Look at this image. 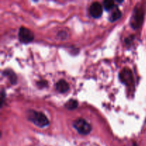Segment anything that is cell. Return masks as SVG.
Returning a JSON list of instances; mask_svg holds the SVG:
<instances>
[{"label":"cell","mask_w":146,"mask_h":146,"mask_svg":"<svg viewBox=\"0 0 146 146\" xmlns=\"http://www.w3.org/2000/svg\"><path fill=\"white\" fill-rule=\"evenodd\" d=\"M27 118L34 125L40 128H44L49 123L48 118L42 112L29 110L27 111Z\"/></svg>","instance_id":"obj_1"},{"label":"cell","mask_w":146,"mask_h":146,"mask_svg":"<svg viewBox=\"0 0 146 146\" xmlns=\"http://www.w3.org/2000/svg\"><path fill=\"white\" fill-rule=\"evenodd\" d=\"M144 19V11L142 7H138L136 5L133 12L132 17L131 20V25L134 29H138L142 25Z\"/></svg>","instance_id":"obj_2"},{"label":"cell","mask_w":146,"mask_h":146,"mask_svg":"<svg viewBox=\"0 0 146 146\" xmlns=\"http://www.w3.org/2000/svg\"><path fill=\"white\" fill-rule=\"evenodd\" d=\"M74 128L81 135H88L92 130L91 125L84 118H78L73 123Z\"/></svg>","instance_id":"obj_3"},{"label":"cell","mask_w":146,"mask_h":146,"mask_svg":"<svg viewBox=\"0 0 146 146\" xmlns=\"http://www.w3.org/2000/svg\"><path fill=\"white\" fill-rule=\"evenodd\" d=\"M18 36L19 39L21 43L28 44L33 41L34 36L31 30L24 27H21L19 30Z\"/></svg>","instance_id":"obj_4"},{"label":"cell","mask_w":146,"mask_h":146,"mask_svg":"<svg viewBox=\"0 0 146 146\" xmlns=\"http://www.w3.org/2000/svg\"><path fill=\"white\" fill-rule=\"evenodd\" d=\"M119 78L121 82L123 83L128 86H133V78L131 70L128 68H124L119 74Z\"/></svg>","instance_id":"obj_5"},{"label":"cell","mask_w":146,"mask_h":146,"mask_svg":"<svg viewBox=\"0 0 146 146\" xmlns=\"http://www.w3.org/2000/svg\"><path fill=\"white\" fill-rule=\"evenodd\" d=\"M89 12L94 18H99L103 14V6L98 1H94L90 6Z\"/></svg>","instance_id":"obj_6"},{"label":"cell","mask_w":146,"mask_h":146,"mask_svg":"<svg viewBox=\"0 0 146 146\" xmlns=\"http://www.w3.org/2000/svg\"><path fill=\"white\" fill-rule=\"evenodd\" d=\"M56 89L59 93H66L69 89V85L64 79H61L56 84Z\"/></svg>","instance_id":"obj_7"},{"label":"cell","mask_w":146,"mask_h":146,"mask_svg":"<svg viewBox=\"0 0 146 146\" xmlns=\"http://www.w3.org/2000/svg\"><path fill=\"white\" fill-rule=\"evenodd\" d=\"M121 17V11L118 7H114V9L111 11V14L109 16V21L111 22L117 21L120 17Z\"/></svg>","instance_id":"obj_8"},{"label":"cell","mask_w":146,"mask_h":146,"mask_svg":"<svg viewBox=\"0 0 146 146\" xmlns=\"http://www.w3.org/2000/svg\"><path fill=\"white\" fill-rule=\"evenodd\" d=\"M4 75L7 76L9 79L10 82L12 84H15L17 83V76L15 75L13 71L10 69H7L4 71Z\"/></svg>","instance_id":"obj_9"},{"label":"cell","mask_w":146,"mask_h":146,"mask_svg":"<svg viewBox=\"0 0 146 146\" xmlns=\"http://www.w3.org/2000/svg\"><path fill=\"white\" fill-rule=\"evenodd\" d=\"M65 107L68 110H74L78 107V102L76 100L70 99L65 104Z\"/></svg>","instance_id":"obj_10"},{"label":"cell","mask_w":146,"mask_h":146,"mask_svg":"<svg viewBox=\"0 0 146 146\" xmlns=\"http://www.w3.org/2000/svg\"><path fill=\"white\" fill-rule=\"evenodd\" d=\"M103 5H104L105 9L107 11H111V10L113 9L114 7H115L114 1L112 0H106L103 2Z\"/></svg>","instance_id":"obj_11"},{"label":"cell","mask_w":146,"mask_h":146,"mask_svg":"<svg viewBox=\"0 0 146 146\" xmlns=\"http://www.w3.org/2000/svg\"><path fill=\"white\" fill-rule=\"evenodd\" d=\"M1 105H2L3 103H4V97H5V94H4V91H1Z\"/></svg>","instance_id":"obj_12"}]
</instances>
